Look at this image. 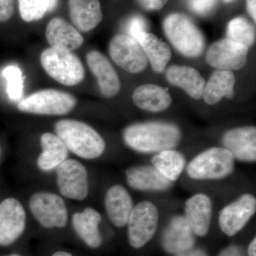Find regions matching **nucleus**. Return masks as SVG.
Masks as SVG:
<instances>
[{
	"label": "nucleus",
	"mask_w": 256,
	"mask_h": 256,
	"mask_svg": "<svg viewBox=\"0 0 256 256\" xmlns=\"http://www.w3.org/2000/svg\"><path fill=\"white\" fill-rule=\"evenodd\" d=\"M0 156H1V148H0Z\"/></svg>",
	"instance_id": "nucleus-44"
},
{
	"label": "nucleus",
	"mask_w": 256,
	"mask_h": 256,
	"mask_svg": "<svg viewBox=\"0 0 256 256\" xmlns=\"http://www.w3.org/2000/svg\"><path fill=\"white\" fill-rule=\"evenodd\" d=\"M58 0H50V4H48V12H52L56 8L58 4Z\"/></svg>",
	"instance_id": "nucleus-40"
},
{
	"label": "nucleus",
	"mask_w": 256,
	"mask_h": 256,
	"mask_svg": "<svg viewBox=\"0 0 256 256\" xmlns=\"http://www.w3.org/2000/svg\"><path fill=\"white\" fill-rule=\"evenodd\" d=\"M234 0H224V2L226 3H229V2H234Z\"/></svg>",
	"instance_id": "nucleus-42"
},
{
	"label": "nucleus",
	"mask_w": 256,
	"mask_h": 256,
	"mask_svg": "<svg viewBox=\"0 0 256 256\" xmlns=\"http://www.w3.org/2000/svg\"><path fill=\"white\" fill-rule=\"evenodd\" d=\"M152 68L156 73L164 72L166 65L172 58V50L170 46L150 32H146L139 42Z\"/></svg>",
	"instance_id": "nucleus-27"
},
{
	"label": "nucleus",
	"mask_w": 256,
	"mask_h": 256,
	"mask_svg": "<svg viewBox=\"0 0 256 256\" xmlns=\"http://www.w3.org/2000/svg\"><path fill=\"white\" fill-rule=\"evenodd\" d=\"M46 38L52 48L72 50H78L84 43V37L73 25L64 18H55L47 24Z\"/></svg>",
	"instance_id": "nucleus-17"
},
{
	"label": "nucleus",
	"mask_w": 256,
	"mask_h": 256,
	"mask_svg": "<svg viewBox=\"0 0 256 256\" xmlns=\"http://www.w3.org/2000/svg\"><path fill=\"white\" fill-rule=\"evenodd\" d=\"M30 208L44 228H64L68 223V210L65 202L54 193L36 192L30 198Z\"/></svg>",
	"instance_id": "nucleus-7"
},
{
	"label": "nucleus",
	"mask_w": 256,
	"mask_h": 256,
	"mask_svg": "<svg viewBox=\"0 0 256 256\" xmlns=\"http://www.w3.org/2000/svg\"><path fill=\"white\" fill-rule=\"evenodd\" d=\"M143 9L148 11H158L162 9L168 3V0H138Z\"/></svg>",
	"instance_id": "nucleus-35"
},
{
	"label": "nucleus",
	"mask_w": 256,
	"mask_h": 256,
	"mask_svg": "<svg viewBox=\"0 0 256 256\" xmlns=\"http://www.w3.org/2000/svg\"><path fill=\"white\" fill-rule=\"evenodd\" d=\"M26 212L21 202L13 197L0 203V246L11 245L24 232Z\"/></svg>",
	"instance_id": "nucleus-12"
},
{
	"label": "nucleus",
	"mask_w": 256,
	"mask_h": 256,
	"mask_svg": "<svg viewBox=\"0 0 256 256\" xmlns=\"http://www.w3.org/2000/svg\"><path fill=\"white\" fill-rule=\"evenodd\" d=\"M226 36L228 40L249 48L255 42V28L246 18L238 16L229 22Z\"/></svg>",
	"instance_id": "nucleus-29"
},
{
	"label": "nucleus",
	"mask_w": 256,
	"mask_h": 256,
	"mask_svg": "<svg viewBox=\"0 0 256 256\" xmlns=\"http://www.w3.org/2000/svg\"><path fill=\"white\" fill-rule=\"evenodd\" d=\"M60 193L69 200L82 201L88 194L87 170L78 160L67 159L56 168Z\"/></svg>",
	"instance_id": "nucleus-9"
},
{
	"label": "nucleus",
	"mask_w": 256,
	"mask_h": 256,
	"mask_svg": "<svg viewBox=\"0 0 256 256\" xmlns=\"http://www.w3.org/2000/svg\"><path fill=\"white\" fill-rule=\"evenodd\" d=\"M168 82L174 86L180 88L194 99L202 98L205 87V79L193 67L172 65L166 70Z\"/></svg>",
	"instance_id": "nucleus-23"
},
{
	"label": "nucleus",
	"mask_w": 256,
	"mask_h": 256,
	"mask_svg": "<svg viewBox=\"0 0 256 256\" xmlns=\"http://www.w3.org/2000/svg\"><path fill=\"white\" fill-rule=\"evenodd\" d=\"M159 213L150 202H140L133 207L128 220V239L131 246L140 248L152 238L158 228Z\"/></svg>",
	"instance_id": "nucleus-8"
},
{
	"label": "nucleus",
	"mask_w": 256,
	"mask_h": 256,
	"mask_svg": "<svg viewBox=\"0 0 256 256\" xmlns=\"http://www.w3.org/2000/svg\"><path fill=\"white\" fill-rule=\"evenodd\" d=\"M42 152L37 159V166L43 172H50L68 158V150L56 134L45 132L40 138Z\"/></svg>",
	"instance_id": "nucleus-24"
},
{
	"label": "nucleus",
	"mask_w": 256,
	"mask_h": 256,
	"mask_svg": "<svg viewBox=\"0 0 256 256\" xmlns=\"http://www.w3.org/2000/svg\"><path fill=\"white\" fill-rule=\"evenodd\" d=\"M235 158L224 148H212L195 156L188 166L194 180H222L233 172Z\"/></svg>",
	"instance_id": "nucleus-5"
},
{
	"label": "nucleus",
	"mask_w": 256,
	"mask_h": 256,
	"mask_svg": "<svg viewBox=\"0 0 256 256\" xmlns=\"http://www.w3.org/2000/svg\"><path fill=\"white\" fill-rule=\"evenodd\" d=\"M213 204L210 197L197 194L185 203V218L195 235L204 236L208 234L212 218Z\"/></svg>",
	"instance_id": "nucleus-18"
},
{
	"label": "nucleus",
	"mask_w": 256,
	"mask_h": 256,
	"mask_svg": "<svg viewBox=\"0 0 256 256\" xmlns=\"http://www.w3.org/2000/svg\"><path fill=\"white\" fill-rule=\"evenodd\" d=\"M194 233L182 216H176L170 220L162 236V246L170 254H178L194 247Z\"/></svg>",
	"instance_id": "nucleus-16"
},
{
	"label": "nucleus",
	"mask_w": 256,
	"mask_h": 256,
	"mask_svg": "<svg viewBox=\"0 0 256 256\" xmlns=\"http://www.w3.org/2000/svg\"><path fill=\"white\" fill-rule=\"evenodd\" d=\"M2 76L6 80V94L12 100L18 101L22 97L24 77L20 67L10 65L2 70Z\"/></svg>",
	"instance_id": "nucleus-30"
},
{
	"label": "nucleus",
	"mask_w": 256,
	"mask_h": 256,
	"mask_svg": "<svg viewBox=\"0 0 256 256\" xmlns=\"http://www.w3.org/2000/svg\"><path fill=\"white\" fill-rule=\"evenodd\" d=\"M6 256H22L18 255V254H11V255Z\"/></svg>",
	"instance_id": "nucleus-43"
},
{
	"label": "nucleus",
	"mask_w": 256,
	"mask_h": 256,
	"mask_svg": "<svg viewBox=\"0 0 256 256\" xmlns=\"http://www.w3.org/2000/svg\"><path fill=\"white\" fill-rule=\"evenodd\" d=\"M14 0H0V22L9 20L14 13Z\"/></svg>",
	"instance_id": "nucleus-34"
},
{
	"label": "nucleus",
	"mask_w": 256,
	"mask_h": 256,
	"mask_svg": "<svg viewBox=\"0 0 256 256\" xmlns=\"http://www.w3.org/2000/svg\"><path fill=\"white\" fill-rule=\"evenodd\" d=\"M106 213L116 226L122 228L127 225L133 208V202L126 188L114 185L108 188L105 196Z\"/></svg>",
	"instance_id": "nucleus-20"
},
{
	"label": "nucleus",
	"mask_w": 256,
	"mask_h": 256,
	"mask_svg": "<svg viewBox=\"0 0 256 256\" xmlns=\"http://www.w3.org/2000/svg\"><path fill=\"white\" fill-rule=\"evenodd\" d=\"M224 148L228 150L235 159L252 162L256 160V129L255 127H242L229 130L223 136Z\"/></svg>",
	"instance_id": "nucleus-14"
},
{
	"label": "nucleus",
	"mask_w": 256,
	"mask_h": 256,
	"mask_svg": "<svg viewBox=\"0 0 256 256\" xmlns=\"http://www.w3.org/2000/svg\"><path fill=\"white\" fill-rule=\"evenodd\" d=\"M50 0H18L20 15L26 22L41 20L48 12Z\"/></svg>",
	"instance_id": "nucleus-31"
},
{
	"label": "nucleus",
	"mask_w": 256,
	"mask_h": 256,
	"mask_svg": "<svg viewBox=\"0 0 256 256\" xmlns=\"http://www.w3.org/2000/svg\"><path fill=\"white\" fill-rule=\"evenodd\" d=\"M175 256H208V255L201 249H195L192 248L188 250L176 254Z\"/></svg>",
	"instance_id": "nucleus-37"
},
{
	"label": "nucleus",
	"mask_w": 256,
	"mask_h": 256,
	"mask_svg": "<svg viewBox=\"0 0 256 256\" xmlns=\"http://www.w3.org/2000/svg\"><path fill=\"white\" fill-rule=\"evenodd\" d=\"M89 68L97 78L101 94L106 98L117 95L120 89V82L117 72L105 56L97 50L86 55Z\"/></svg>",
	"instance_id": "nucleus-15"
},
{
	"label": "nucleus",
	"mask_w": 256,
	"mask_h": 256,
	"mask_svg": "<svg viewBox=\"0 0 256 256\" xmlns=\"http://www.w3.org/2000/svg\"><path fill=\"white\" fill-rule=\"evenodd\" d=\"M126 180L130 188L140 191H166L173 183L153 166L130 168L126 171Z\"/></svg>",
	"instance_id": "nucleus-21"
},
{
	"label": "nucleus",
	"mask_w": 256,
	"mask_h": 256,
	"mask_svg": "<svg viewBox=\"0 0 256 256\" xmlns=\"http://www.w3.org/2000/svg\"><path fill=\"white\" fill-rule=\"evenodd\" d=\"M109 54L114 63L130 74L140 73L148 66L140 44L127 34H117L111 40Z\"/></svg>",
	"instance_id": "nucleus-10"
},
{
	"label": "nucleus",
	"mask_w": 256,
	"mask_h": 256,
	"mask_svg": "<svg viewBox=\"0 0 256 256\" xmlns=\"http://www.w3.org/2000/svg\"><path fill=\"white\" fill-rule=\"evenodd\" d=\"M248 48L244 45L223 38L212 44L207 50L206 60L218 70H239L247 63Z\"/></svg>",
	"instance_id": "nucleus-11"
},
{
	"label": "nucleus",
	"mask_w": 256,
	"mask_h": 256,
	"mask_svg": "<svg viewBox=\"0 0 256 256\" xmlns=\"http://www.w3.org/2000/svg\"><path fill=\"white\" fill-rule=\"evenodd\" d=\"M52 256H73L72 254H69L68 252H63V250H60V252H54Z\"/></svg>",
	"instance_id": "nucleus-41"
},
{
	"label": "nucleus",
	"mask_w": 256,
	"mask_h": 256,
	"mask_svg": "<svg viewBox=\"0 0 256 256\" xmlns=\"http://www.w3.org/2000/svg\"><path fill=\"white\" fill-rule=\"evenodd\" d=\"M54 128L56 134L67 149L82 159H96L105 152L104 140L85 122L76 120H60L55 124Z\"/></svg>",
	"instance_id": "nucleus-2"
},
{
	"label": "nucleus",
	"mask_w": 256,
	"mask_h": 256,
	"mask_svg": "<svg viewBox=\"0 0 256 256\" xmlns=\"http://www.w3.org/2000/svg\"><path fill=\"white\" fill-rule=\"evenodd\" d=\"M181 131L176 124L161 121L131 124L124 131L128 146L142 153L172 150L181 140Z\"/></svg>",
	"instance_id": "nucleus-1"
},
{
	"label": "nucleus",
	"mask_w": 256,
	"mask_h": 256,
	"mask_svg": "<svg viewBox=\"0 0 256 256\" xmlns=\"http://www.w3.org/2000/svg\"><path fill=\"white\" fill-rule=\"evenodd\" d=\"M68 6L70 20L78 31H92L104 18L99 0H68Z\"/></svg>",
	"instance_id": "nucleus-19"
},
{
	"label": "nucleus",
	"mask_w": 256,
	"mask_h": 256,
	"mask_svg": "<svg viewBox=\"0 0 256 256\" xmlns=\"http://www.w3.org/2000/svg\"><path fill=\"white\" fill-rule=\"evenodd\" d=\"M256 210L255 197L250 194L242 195L220 212L218 224L220 229L228 236H234L244 228Z\"/></svg>",
	"instance_id": "nucleus-13"
},
{
	"label": "nucleus",
	"mask_w": 256,
	"mask_h": 256,
	"mask_svg": "<svg viewBox=\"0 0 256 256\" xmlns=\"http://www.w3.org/2000/svg\"><path fill=\"white\" fill-rule=\"evenodd\" d=\"M132 100L140 108L152 112L168 108L172 101L169 92L156 84H144L138 87L133 92Z\"/></svg>",
	"instance_id": "nucleus-25"
},
{
	"label": "nucleus",
	"mask_w": 256,
	"mask_h": 256,
	"mask_svg": "<svg viewBox=\"0 0 256 256\" xmlns=\"http://www.w3.org/2000/svg\"><path fill=\"white\" fill-rule=\"evenodd\" d=\"M235 76L229 70H216L212 74L204 89V100L208 105L218 104L224 97L232 98L234 96Z\"/></svg>",
	"instance_id": "nucleus-26"
},
{
	"label": "nucleus",
	"mask_w": 256,
	"mask_h": 256,
	"mask_svg": "<svg viewBox=\"0 0 256 256\" xmlns=\"http://www.w3.org/2000/svg\"><path fill=\"white\" fill-rule=\"evenodd\" d=\"M216 0H188L190 8L198 14H206L212 10Z\"/></svg>",
	"instance_id": "nucleus-33"
},
{
	"label": "nucleus",
	"mask_w": 256,
	"mask_h": 256,
	"mask_svg": "<svg viewBox=\"0 0 256 256\" xmlns=\"http://www.w3.org/2000/svg\"><path fill=\"white\" fill-rule=\"evenodd\" d=\"M248 12L254 22H256V0H246Z\"/></svg>",
	"instance_id": "nucleus-38"
},
{
	"label": "nucleus",
	"mask_w": 256,
	"mask_h": 256,
	"mask_svg": "<svg viewBox=\"0 0 256 256\" xmlns=\"http://www.w3.org/2000/svg\"><path fill=\"white\" fill-rule=\"evenodd\" d=\"M77 100L68 92L55 89H46L34 92L20 100L18 110L41 116H64L76 106Z\"/></svg>",
	"instance_id": "nucleus-6"
},
{
	"label": "nucleus",
	"mask_w": 256,
	"mask_h": 256,
	"mask_svg": "<svg viewBox=\"0 0 256 256\" xmlns=\"http://www.w3.org/2000/svg\"><path fill=\"white\" fill-rule=\"evenodd\" d=\"M220 256H244V252L240 248L233 246L224 249Z\"/></svg>",
	"instance_id": "nucleus-36"
},
{
	"label": "nucleus",
	"mask_w": 256,
	"mask_h": 256,
	"mask_svg": "<svg viewBox=\"0 0 256 256\" xmlns=\"http://www.w3.org/2000/svg\"><path fill=\"white\" fill-rule=\"evenodd\" d=\"M146 28L148 25L144 18L140 16H132L128 22L127 35L139 42L143 35L148 32Z\"/></svg>",
	"instance_id": "nucleus-32"
},
{
	"label": "nucleus",
	"mask_w": 256,
	"mask_h": 256,
	"mask_svg": "<svg viewBox=\"0 0 256 256\" xmlns=\"http://www.w3.org/2000/svg\"><path fill=\"white\" fill-rule=\"evenodd\" d=\"M40 60L50 78L66 86L78 85L85 78L84 65L72 52L50 47L43 50Z\"/></svg>",
	"instance_id": "nucleus-4"
},
{
	"label": "nucleus",
	"mask_w": 256,
	"mask_h": 256,
	"mask_svg": "<svg viewBox=\"0 0 256 256\" xmlns=\"http://www.w3.org/2000/svg\"><path fill=\"white\" fill-rule=\"evenodd\" d=\"M102 216L92 207H87L82 212H76L72 216V225L79 238L92 248H97L102 244L99 225Z\"/></svg>",
	"instance_id": "nucleus-22"
},
{
	"label": "nucleus",
	"mask_w": 256,
	"mask_h": 256,
	"mask_svg": "<svg viewBox=\"0 0 256 256\" xmlns=\"http://www.w3.org/2000/svg\"><path fill=\"white\" fill-rule=\"evenodd\" d=\"M249 256H256V240L254 238L248 248Z\"/></svg>",
	"instance_id": "nucleus-39"
},
{
	"label": "nucleus",
	"mask_w": 256,
	"mask_h": 256,
	"mask_svg": "<svg viewBox=\"0 0 256 256\" xmlns=\"http://www.w3.org/2000/svg\"><path fill=\"white\" fill-rule=\"evenodd\" d=\"M163 30L170 43L184 56H200L205 47L201 31L191 20L182 14L168 15L163 22Z\"/></svg>",
	"instance_id": "nucleus-3"
},
{
	"label": "nucleus",
	"mask_w": 256,
	"mask_h": 256,
	"mask_svg": "<svg viewBox=\"0 0 256 256\" xmlns=\"http://www.w3.org/2000/svg\"><path fill=\"white\" fill-rule=\"evenodd\" d=\"M152 163L163 176L174 182L182 173L186 160L180 152L166 150L153 156Z\"/></svg>",
	"instance_id": "nucleus-28"
}]
</instances>
